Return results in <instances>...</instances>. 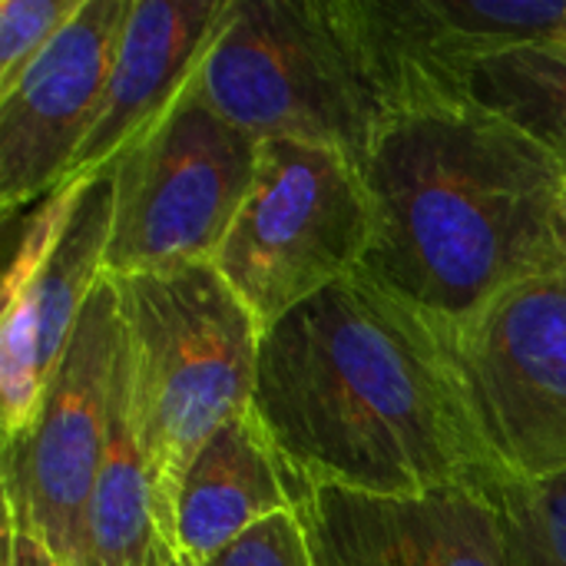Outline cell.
Segmentation results:
<instances>
[{
    "instance_id": "obj_1",
    "label": "cell",
    "mask_w": 566,
    "mask_h": 566,
    "mask_svg": "<svg viewBox=\"0 0 566 566\" xmlns=\"http://www.w3.org/2000/svg\"><path fill=\"white\" fill-rule=\"evenodd\" d=\"M252 411L292 471L355 494H497L501 471L451 335L361 272L262 335ZM302 507V504H298Z\"/></svg>"
},
{
    "instance_id": "obj_2",
    "label": "cell",
    "mask_w": 566,
    "mask_h": 566,
    "mask_svg": "<svg viewBox=\"0 0 566 566\" xmlns=\"http://www.w3.org/2000/svg\"><path fill=\"white\" fill-rule=\"evenodd\" d=\"M564 176L471 99L395 113L361 166L371 242L358 272L458 335L501 295L566 269Z\"/></svg>"
},
{
    "instance_id": "obj_3",
    "label": "cell",
    "mask_w": 566,
    "mask_h": 566,
    "mask_svg": "<svg viewBox=\"0 0 566 566\" xmlns=\"http://www.w3.org/2000/svg\"><path fill=\"white\" fill-rule=\"evenodd\" d=\"M129 401L163 514L192 458L252 411L262 328L216 265L113 279Z\"/></svg>"
},
{
    "instance_id": "obj_4",
    "label": "cell",
    "mask_w": 566,
    "mask_h": 566,
    "mask_svg": "<svg viewBox=\"0 0 566 566\" xmlns=\"http://www.w3.org/2000/svg\"><path fill=\"white\" fill-rule=\"evenodd\" d=\"M192 90L259 143L325 146L358 169L388 119L342 0H232Z\"/></svg>"
},
{
    "instance_id": "obj_5",
    "label": "cell",
    "mask_w": 566,
    "mask_h": 566,
    "mask_svg": "<svg viewBox=\"0 0 566 566\" xmlns=\"http://www.w3.org/2000/svg\"><path fill=\"white\" fill-rule=\"evenodd\" d=\"M368 242L371 202L352 159L312 143L262 139L249 196L212 265L265 335L355 275Z\"/></svg>"
},
{
    "instance_id": "obj_6",
    "label": "cell",
    "mask_w": 566,
    "mask_h": 566,
    "mask_svg": "<svg viewBox=\"0 0 566 566\" xmlns=\"http://www.w3.org/2000/svg\"><path fill=\"white\" fill-rule=\"evenodd\" d=\"M259 139L189 86L186 99L113 169L106 275L212 265L255 176Z\"/></svg>"
},
{
    "instance_id": "obj_7",
    "label": "cell",
    "mask_w": 566,
    "mask_h": 566,
    "mask_svg": "<svg viewBox=\"0 0 566 566\" xmlns=\"http://www.w3.org/2000/svg\"><path fill=\"white\" fill-rule=\"evenodd\" d=\"M123 325L109 275L86 302L33 421L3 444V514L66 566H83L86 514L109 448Z\"/></svg>"
},
{
    "instance_id": "obj_8",
    "label": "cell",
    "mask_w": 566,
    "mask_h": 566,
    "mask_svg": "<svg viewBox=\"0 0 566 566\" xmlns=\"http://www.w3.org/2000/svg\"><path fill=\"white\" fill-rule=\"evenodd\" d=\"M451 348L507 481L566 471V269L501 295Z\"/></svg>"
},
{
    "instance_id": "obj_9",
    "label": "cell",
    "mask_w": 566,
    "mask_h": 566,
    "mask_svg": "<svg viewBox=\"0 0 566 566\" xmlns=\"http://www.w3.org/2000/svg\"><path fill=\"white\" fill-rule=\"evenodd\" d=\"M385 113L471 99L481 63L564 43L566 0H342Z\"/></svg>"
},
{
    "instance_id": "obj_10",
    "label": "cell",
    "mask_w": 566,
    "mask_h": 566,
    "mask_svg": "<svg viewBox=\"0 0 566 566\" xmlns=\"http://www.w3.org/2000/svg\"><path fill=\"white\" fill-rule=\"evenodd\" d=\"M133 0H86L0 96V206L46 199L93 133Z\"/></svg>"
},
{
    "instance_id": "obj_11",
    "label": "cell",
    "mask_w": 566,
    "mask_h": 566,
    "mask_svg": "<svg viewBox=\"0 0 566 566\" xmlns=\"http://www.w3.org/2000/svg\"><path fill=\"white\" fill-rule=\"evenodd\" d=\"M298 517L318 566H514L497 494L474 488L405 497L315 488Z\"/></svg>"
},
{
    "instance_id": "obj_12",
    "label": "cell",
    "mask_w": 566,
    "mask_h": 566,
    "mask_svg": "<svg viewBox=\"0 0 566 566\" xmlns=\"http://www.w3.org/2000/svg\"><path fill=\"white\" fill-rule=\"evenodd\" d=\"M116 186L103 172L86 179L70 226L30 285L3 302L0 315V421L3 444L36 415L40 398L70 348L86 302L106 275Z\"/></svg>"
},
{
    "instance_id": "obj_13",
    "label": "cell",
    "mask_w": 566,
    "mask_h": 566,
    "mask_svg": "<svg viewBox=\"0 0 566 566\" xmlns=\"http://www.w3.org/2000/svg\"><path fill=\"white\" fill-rule=\"evenodd\" d=\"M232 0H133L93 133L63 182L109 172L186 99ZM60 182V186H63Z\"/></svg>"
},
{
    "instance_id": "obj_14",
    "label": "cell",
    "mask_w": 566,
    "mask_h": 566,
    "mask_svg": "<svg viewBox=\"0 0 566 566\" xmlns=\"http://www.w3.org/2000/svg\"><path fill=\"white\" fill-rule=\"evenodd\" d=\"M298 504L292 471L259 415L245 411L192 458L172 504V547L206 566L252 527Z\"/></svg>"
},
{
    "instance_id": "obj_15",
    "label": "cell",
    "mask_w": 566,
    "mask_h": 566,
    "mask_svg": "<svg viewBox=\"0 0 566 566\" xmlns=\"http://www.w3.org/2000/svg\"><path fill=\"white\" fill-rule=\"evenodd\" d=\"M471 103L534 139L566 172V46L534 43L478 66Z\"/></svg>"
},
{
    "instance_id": "obj_16",
    "label": "cell",
    "mask_w": 566,
    "mask_h": 566,
    "mask_svg": "<svg viewBox=\"0 0 566 566\" xmlns=\"http://www.w3.org/2000/svg\"><path fill=\"white\" fill-rule=\"evenodd\" d=\"M497 504L514 566H566V471L504 481Z\"/></svg>"
},
{
    "instance_id": "obj_17",
    "label": "cell",
    "mask_w": 566,
    "mask_h": 566,
    "mask_svg": "<svg viewBox=\"0 0 566 566\" xmlns=\"http://www.w3.org/2000/svg\"><path fill=\"white\" fill-rule=\"evenodd\" d=\"M86 0H0V96L63 33Z\"/></svg>"
},
{
    "instance_id": "obj_18",
    "label": "cell",
    "mask_w": 566,
    "mask_h": 566,
    "mask_svg": "<svg viewBox=\"0 0 566 566\" xmlns=\"http://www.w3.org/2000/svg\"><path fill=\"white\" fill-rule=\"evenodd\" d=\"M86 182H63L56 186L46 199L36 202V209L30 212V219L23 222V232L17 239V249H13V259L7 265V275H3V302L20 295L30 279L50 262V255L56 252L66 226H70V216L80 202V192H83Z\"/></svg>"
},
{
    "instance_id": "obj_19",
    "label": "cell",
    "mask_w": 566,
    "mask_h": 566,
    "mask_svg": "<svg viewBox=\"0 0 566 566\" xmlns=\"http://www.w3.org/2000/svg\"><path fill=\"white\" fill-rule=\"evenodd\" d=\"M206 566H318L298 511L269 517Z\"/></svg>"
},
{
    "instance_id": "obj_20",
    "label": "cell",
    "mask_w": 566,
    "mask_h": 566,
    "mask_svg": "<svg viewBox=\"0 0 566 566\" xmlns=\"http://www.w3.org/2000/svg\"><path fill=\"white\" fill-rule=\"evenodd\" d=\"M3 544H7V566H66L53 557L36 537L23 534L10 521H3Z\"/></svg>"
},
{
    "instance_id": "obj_21",
    "label": "cell",
    "mask_w": 566,
    "mask_h": 566,
    "mask_svg": "<svg viewBox=\"0 0 566 566\" xmlns=\"http://www.w3.org/2000/svg\"><path fill=\"white\" fill-rule=\"evenodd\" d=\"M159 566H199V564H196V560H189L182 551H176V547L163 544V547H159Z\"/></svg>"
},
{
    "instance_id": "obj_22",
    "label": "cell",
    "mask_w": 566,
    "mask_h": 566,
    "mask_svg": "<svg viewBox=\"0 0 566 566\" xmlns=\"http://www.w3.org/2000/svg\"><path fill=\"white\" fill-rule=\"evenodd\" d=\"M557 232H560V242L566 249V176L564 186H560V196H557Z\"/></svg>"
},
{
    "instance_id": "obj_23",
    "label": "cell",
    "mask_w": 566,
    "mask_h": 566,
    "mask_svg": "<svg viewBox=\"0 0 566 566\" xmlns=\"http://www.w3.org/2000/svg\"><path fill=\"white\" fill-rule=\"evenodd\" d=\"M149 566H159V551H156V557H153V564Z\"/></svg>"
},
{
    "instance_id": "obj_24",
    "label": "cell",
    "mask_w": 566,
    "mask_h": 566,
    "mask_svg": "<svg viewBox=\"0 0 566 566\" xmlns=\"http://www.w3.org/2000/svg\"><path fill=\"white\" fill-rule=\"evenodd\" d=\"M564 46H566V40H564Z\"/></svg>"
}]
</instances>
